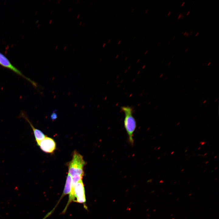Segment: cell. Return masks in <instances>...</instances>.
Instances as JSON below:
<instances>
[{"label": "cell", "instance_id": "cell-1", "mask_svg": "<svg viewBox=\"0 0 219 219\" xmlns=\"http://www.w3.org/2000/svg\"><path fill=\"white\" fill-rule=\"evenodd\" d=\"M121 109L125 115L124 125L128 136V141L131 145L133 146V134L137 126L136 120L133 116V108L131 106H124L121 107Z\"/></svg>", "mask_w": 219, "mask_h": 219}, {"label": "cell", "instance_id": "cell-2", "mask_svg": "<svg viewBox=\"0 0 219 219\" xmlns=\"http://www.w3.org/2000/svg\"><path fill=\"white\" fill-rule=\"evenodd\" d=\"M85 165L83 157L76 151L74 152L72 160L68 165V174L72 177L75 175L83 176V168Z\"/></svg>", "mask_w": 219, "mask_h": 219}, {"label": "cell", "instance_id": "cell-3", "mask_svg": "<svg viewBox=\"0 0 219 219\" xmlns=\"http://www.w3.org/2000/svg\"><path fill=\"white\" fill-rule=\"evenodd\" d=\"M0 65L9 69L30 82L34 86L37 87L36 83L24 75L17 68L12 64L9 59L0 52Z\"/></svg>", "mask_w": 219, "mask_h": 219}, {"label": "cell", "instance_id": "cell-4", "mask_svg": "<svg viewBox=\"0 0 219 219\" xmlns=\"http://www.w3.org/2000/svg\"><path fill=\"white\" fill-rule=\"evenodd\" d=\"M41 149L47 153H52L56 149V144L52 138L46 137L37 143Z\"/></svg>", "mask_w": 219, "mask_h": 219}, {"label": "cell", "instance_id": "cell-5", "mask_svg": "<svg viewBox=\"0 0 219 219\" xmlns=\"http://www.w3.org/2000/svg\"><path fill=\"white\" fill-rule=\"evenodd\" d=\"M74 195L76 199L74 202L79 203H84L86 202L85 192L82 180L78 181L76 184L74 190Z\"/></svg>", "mask_w": 219, "mask_h": 219}, {"label": "cell", "instance_id": "cell-6", "mask_svg": "<svg viewBox=\"0 0 219 219\" xmlns=\"http://www.w3.org/2000/svg\"><path fill=\"white\" fill-rule=\"evenodd\" d=\"M20 114L21 116L23 117L30 124L33 130L35 139L37 143L46 137V136L42 131L35 128L34 127L24 112H21Z\"/></svg>", "mask_w": 219, "mask_h": 219}, {"label": "cell", "instance_id": "cell-7", "mask_svg": "<svg viewBox=\"0 0 219 219\" xmlns=\"http://www.w3.org/2000/svg\"><path fill=\"white\" fill-rule=\"evenodd\" d=\"M72 177L69 174L68 175L65 184L61 198L64 196L69 194L71 189Z\"/></svg>", "mask_w": 219, "mask_h": 219}, {"label": "cell", "instance_id": "cell-8", "mask_svg": "<svg viewBox=\"0 0 219 219\" xmlns=\"http://www.w3.org/2000/svg\"><path fill=\"white\" fill-rule=\"evenodd\" d=\"M57 115L55 112H54L51 114L50 118L52 120H54L57 118Z\"/></svg>", "mask_w": 219, "mask_h": 219}, {"label": "cell", "instance_id": "cell-9", "mask_svg": "<svg viewBox=\"0 0 219 219\" xmlns=\"http://www.w3.org/2000/svg\"><path fill=\"white\" fill-rule=\"evenodd\" d=\"M206 142L205 141H200L199 144H200L201 145H203L206 144Z\"/></svg>", "mask_w": 219, "mask_h": 219}, {"label": "cell", "instance_id": "cell-10", "mask_svg": "<svg viewBox=\"0 0 219 219\" xmlns=\"http://www.w3.org/2000/svg\"><path fill=\"white\" fill-rule=\"evenodd\" d=\"M182 15H183L181 13H180L178 17V18H177L178 19H180L181 18V16Z\"/></svg>", "mask_w": 219, "mask_h": 219}, {"label": "cell", "instance_id": "cell-11", "mask_svg": "<svg viewBox=\"0 0 219 219\" xmlns=\"http://www.w3.org/2000/svg\"><path fill=\"white\" fill-rule=\"evenodd\" d=\"M185 3V1L183 2L181 5V6H183L184 5V4Z\"/></svg>", "mask_w": 219, "mask_h": 219}, {"label": "cell", "instance_id": "cell-12", "mask_svg": "<svg viewBox=\"0 0 219 219\" xmlns=\"http://www.w3.org/2000/svg\"><path fill=\"white\" fill-rule=\"evenodd\" d=\"M187 32L186 31H185V32H184V33L183 34V35L184 36H186Z\"/></svg>", "mask_w": 219, "mask_h": 219}, {"label": "cell", "instance_id": "cell-13", "mask_svg": "<svg viewBox=\"0 0 219 219\" xmlns=\"http://www.w3.org/2000/svg\"><path fill=\"white\" fill-rule=\"evenodd\" d=\"M190 11H188L187 12V13H186V15L187 16L188 15H189V14L190 13Z\"/></svg>", "mask_w": 219, "mask_h": 219}, {"label": "cell", "instance_id": "cell-14", "mask_svg": "<svg viewBox=\"0 0 219 219\" xmlns=\"http://www.w3.org/2000/svg\"><path fill=\"white\" fill-rule=\"evenodd\" d=\"M52 20L50 19L49 21V23L50 24L52 23Z\"/></svg>", "mask_w": 219, "mask_h": 219}, {"label": "cell", "instance_id": "cell-15", "mask_svg": "<svg viewBox=\"0 0 219 219\" xmlns=\"http://www.w3.org/2000/svg\"><path fill=\"white\" fill-rule=\"evenodd\" d=\"M189 33L187 32V34H186V37H188V36L189 35Z\"/></svg>", "mask_w": 219, "mask_h": 219}, {"label": "cell", "instance_id": "cell-16", "mask_svg": "<svg viewBox=\"0 0 219 219\" xmlns=\"http://www.w3.org/2000/svg\"><path fill=\"white\" fill-rule=\"evenodd\" d=\"M193 32V30H192L190 32V35H191Z\"/></svg>", "mask_w": 219, "mask_h": 219}, {"label": "cell", "instance_id": "cell-17", "mask_svg": "<svg viewBox=\"0 0 219 219\" xmlns=\"http://www.w3.org/2000/svg\"><path fill=\"white\" fill-rule=\"evenodd\" d=\"M199 34V32H197L195 34V36H197Z\"/></svg>", "mask_w": 219, "mask_h": 219}, {"label": "cell", "instance_id": "cell-18", "mask_svg": "<svg viewBox=\"0 0 219 219\" xmlns=\"http://www.w3.org/2000/svg\"><path fill=\"white\" fill-rule=\"evenodd\" d=\"M171 13V11H169V12H168V13L167 15H168V16H169V15H170V14Z\"/></svg>", "mask_w": 219, "mask_h": 219}, {"label": "cell", "instance_id": "cell-19", "mask_svg": "<svg viewBox=\"0 0 219 219\" xmlns=\"http://www.w3.org/2000/svg\"><path fill=\"white\" fill-rule=\"evenodd\" d=\"M80 14H78V15H77V18H79V17H80Z\"/></svg>", "mask_w": 219, "mask_h": 219}, {"label": "cell", "instance_id": "cell-20", "mask_svg": "<svg viewBox=\"0 0 219 219\" xmlns=\"http://www.w3.org/2000/svg\"><path fill=\"white\" fill-rule=\"evenodd\" d=\"M211 63V62H209L207 64V66H209L210 64Z\"/></svg>", "mask_w": 219, "mask_h": 219}, {"label": "cell", "instance_id": "cell-21", "mask_svg": "<svg viewBox=\"0 0 219 219\" xmlns=\"http://www.w3.org/2000/svg\"><path fill=\"white\" fill-rule=\"evenodd\" d=\"M188 50V48H187L185 50V52H187Z\"/></svg>", "mask_w": 219, "mask_h": 219}, {"label": "cell", "instance_id": "cell-22", "mask_svg": "<svg viewBox=\"0 0 219 219\" xmlns=\"http://www.w3.org/2000/svg\"><path fill=\"white\" fill-rule=\"evenodd\" d=\"M66 47H66V46H65V47H64L63 49H64V50H65V49H66Z\"/></svg>", "mask_w": 219, "mask_h": 219}, {"label": "cell", "instance_id": "cell-23", "mask_svg": "<svg viewBox=\"0 0 219 219\" xmlns=\"http://www.w3.org/2000/svg\"><path fill=\"white\" fill-rule=\"evenodd\" d=\"M79 2H80V0H77L76 1V3H78Z\"/></svg>", "mask_w": 219, "mask_h": 219}, {"label": "cell", "instance_id": "cell-24", "mask_svg": "<svg viewBox=\"0 0 219 219\" xmlns=\"http://www.w3.org/2000/svg\"><path fill=\"white\" fill-rule=\"evenodd\" d=\"M184 17V15H183L181 16V18H181V19H182Z\"/></svg>", "mask_w": 219, "mask_h": 219}, {"label": "cell", "instance_id": "cell-25", "mask_svg": "<svg viewBox=\"0 0 219 219\" xmlns=\"http://www.w3.org/2000/svg\"><path fill=\"white\" fill-rule=\"evenodd\" d=\"M148 9H146L145 12V13H146L147 12H148Z\"/></svg>", "mask_w": 219, "mask_h": 219}, {"label": "cell", "instance_id": "cell-26", "mask_svg": "<svg viewBox=\"0 0 219 219\" xmlns=\"http://www.w3.org/2000/svg\"><path fill=\"white\" fill-rule=\"evenodd\" d=\"M176 37V36H174L172 38V40H174Z\"/></svg>", "mask_w": 219, "mask_h": 219}, {"label": "cell", "instance_id": "cell-27", "mask_svg": "<svg viewBox=\"0 0 219 219\" xmlns=\"http://www.w3.org/2000/svg\"><path fill=\"white\" fill-rule=\"evenodd\" d=\"M71 9H72V8H70V9H69V12L71 11Z\"/></svg>", "mask_w": 219, "mask_h": 219}, {"label": "cell", "instance_id": "cell-28", "mask_svg": "<svg viewBox=\"0 0 219 219\" xmlns=\"http://www.w3.org/2000/svg\"><path fill=\"white\" fill-rule=\"evenodd\" d=\"M206 101H207V100H205V101H204L203 102V103H205Z\"/></svg>", "mask_w": 219, "mask_h": 219}, {"label": "cell", "instance_id": "cell-29", "mask_svg": "<svg viewBox=\"0 0 219 219\" xmlns=\"http://www.w3.org/2000/svg\"><path fill=\"white\" fill-rule=\"evenodd\" d=\"M180 123V122H178V123H177V126L179 125Z\"/></svg>", "mask_w": 219, "mask_h": 219}, {"label": "cell", "instance_id": "cell-30", "mask_svg": "<svg viewBox=\"0 0 219 219\" xmlns=\"http://www.w3.org/2000/svg\"><path fill=\"white\" fill-rule=\"evenodd\" d=\"M174 153V151H172L171 153V155H172V154H173Z\"/></svg>", "mask_w": 219, "mask_h": 219}, {"label": "cell", "instance_id": "cell-31", "mask_svg": "<svg viewBox=\"0 0 219 219\" xmlns=\"http://www.w3.org/2000/svg\"><path fill=\"white\" fill-rule=\"evenodd\" d=\"M82 23V21H80V23H79V25H80Z\"/></svg>", "mask_w": 219, "mask_h": 219}, {"label": "cell", "instance_id": "cell-32", "mask_svg": "<svg viewBox=\"0 0 219 219\" xmlns=\"http://www.w3.org/2000/svg\"><path fill=\"white\" fill-rule=\"evenodd\" d=\"M105 44H106L105 43H104L103 44V47H104L105 45Z\"/></svg>", "mask_w": 219, "mask_h": 219}, {"label": "cell", "instance_id": "cell-33", "mask_svg": "<svg viewBox=\"0 0 219 219\" xmlns=\"http://www.w3.org/2000/svg\"><path fill=\"white\" fill-rule=\"evenodd\" d=\"M57 47H58V46L57 45V46L55 47V49H57Z\"/></svg>", "mask_w": 219, "mask_h": 219}, {"label": "cell", "instance_id": "cell-34", "mask_svg": "<svg viewBox=\"0 0 219 219\" xmlns=\"http://www.w3.org/2000/svg\"><path fill=\"white\" fill-rule=\"evenodd\" d=\"M171 62H169L168 64V66L170 64H171Z\"/></svg>", "mask_w": 219, "mask_h": 219}, {"label": "cell", "instance_id": "cell-35", "mask_svg": "<svg viewBox=\"0 0 219 219\" xmlns=\"http://www.w3.org/2000/svg\"><path fill=\"white\" fill-rule=\"evenodd\" d=\"M85 23H82V26H84V25H85Z\"/></svg>", "mask_w": 219, "mask_h": 219}, {"label": "cell", "instance_id": "cell-36", "mask_svg": "<svg viewBox=\"0 0 219 219\" xmlns=\"http://www.w3.org/2000/svg\"><path fill=\"white\" fill-rule=\"evenodd\" d=\"M110 39H109V40L108 41L107 43H109L110 42Z\"/></svg>", "mask_w": 219, "mask_h": 219}, {"label": "cell", "instance_id": "cell-37", "mask_svg": "<svg viewBox=\"0 0 219 219\" xmlns=\"http://www.w3.org/2000/svg\"><path fill=\"white\" fill-rule=\"evenodd\" d=\"M120 41H121L120 40H119V42H118V44H119V43H120Z\"/></svg>", "mask_w": 219, "mask_h": 219}, {"label": "cell", "instance_id": "cell-38", "mask_svg": "<svg viewBox=\"0 0 219 219\" xmlns=\"http://www.w3.org/2000/svg\"><path fill=\"white\" fill-rule=\"evenodd\" d=\"M60 2V0H58L57 1V3H59Z\"/></svg>", "mask_w": 219, "mask_h": 219}, {"label": "cell", "instance_id": "cell-39", "mask_svg": "<svg viewBox=\"0 0 219 219\" xmlns=\"http://www.w3.org/2000/svg\"><path fill=\"white\" fill-rule=\"evenodd\" d=\"M208 162H209L208 161H207L206 162H205V164H207V163Z\"/></svg>", "mask_w": 219, "mask_h": 219}, {"label": "cell", "instance_id": "cell-40", "mask_svg": "<svg viewBox=\"0 0 219 219\" xmlns=\"http://www.w3.org/2000/svg\"><path fill=\"white\" fill-rule=\"evenodd\" d=\"M148 50H146V51H145V53L144 54H146V53H147V52H148Z\"/></svg>", "mask_w": 219, "mask_h": 219}, {"label": "cell", "instance_id": "cell-41", "mask_svg": "<svg viewBox=\"0 0 219 219\" xmlns=\"http://www.w3.org/2000/svg\"><path fill=\"white\" fill-rule=\"evenodd\" d=\"M184 170V169H182V170H181V172H182Z\"/></svg>", "mask_w": 219, "mask_h": 219}, {"label": "cell", "instance_id": "cell-42", "mask_svg": "<svg viewBox=\"0 0 219 219\" xmlns=\"http://www.w3.org/2000/svg\"><path fill=\"white\" fill-rule=\"evenodd\" d=\"M118 56H119V55H118V54L117 55H116V58H117V57H118Z\"/></svg>", "mask_w": 219, "mask_h": 219}, {"label": "cell", "instance_id": "cell-43", "mask_svg": "<svg viewBox=\"0 0 219 219\" xmlns=\"http://www.w3.org/2000/svg\"><path fill=\"white\" fill-rule=\"evenodd\" d=\"M134 9H132V11H131V12H133V11H134Z\"/></svg>", "mask_w": 219, "mask_h": 219}, {"label": "cell", "instance_id": "cell-44", "mask_svg": "<svg viewBox=\"0 0 219 219\" xmlns=\"http://www.w3.org/2000/svg\"><path fill=\"white\" fill-rule=\"evenodd\" d=\"M200 148H201V147H199V148H198L197 150H199Z\"/></svg>", "mask_w": 219, "mask_h": 219}, {"label": "cell", "instance_id": "cell-45", "mask_svg": "<svg viewBox=\"0 0 219 219\" xmlns=\"http://www.w3.org/2000/svg\"><path fill=\"white\" fill-rule=\"evenodd\" d=\"M207 154V153H205L204 155H204V156H205Z\"/></svg>", "mask_w": 219, "mask_h": 219}, {"label": "cell", "instance_id": "cell-46", "mask_svg": "<svg viewBox=\"0 0 219 219\" xmlns=\"http://www.w3.org/2000/svg\"><path fill=\"white\" fill-rule=\"evenodd\" d=\"M53 12V11H51L50 12V14H52Z\"/></svg>", "mask_w": 219, "mask_h": 219}, {"label": "cell", "instance_id": "cell-47", "mask_svg": "<svg viewBox=\"0 0 219 219\" xmlns=\"http://www.w3.org/2000/svg\"><path fill=\"white\" fill-rule=\"evenodd\" d=\"M160 42H159V43H158V45H159V44H160Z\"/></svg>", "mask_w": 219, "mask_h": 219}, {"label": "cell", "instance_id": "cell-48", "mask_svg": "<svg viewBox=\"0 0 219 219\" xmlns=\"http://www.w3.org/2000/svg\"><path fill=\"white\" fill-rule=\"evenodd\" d=\"M217 157V156H216L215 157H214V158H215Z\"/></svg>", "mask_w": 219, "mask_h": 219}, {"label": "cell", "instance_id": "cell-49", "mask_svg": "<svg viewBox=\"0 0 219 219\" xmlns=\"http://www.w3.org/2000/svg\"><path fill=\"white\" fill-rule=\"evenodd\" d=\"M181 33H182V34H183V33H184V32H183L182 31V32H181Z\"/></svg>", "mask_w": 219, "mask_h": 219}, {"label": "cell", "instance_id": "cell-50", "mask_svg": "<svg viewBox=\"0 0 219 219\" xmlns=\"http://www.w3.org/2000/svg\"><path fill=\"white\" fill-rule=\"evenodd\" d=\"M162 75H163V74H162L161 75V76H160V77H161L162 76Z\"/></svg>", "mask_w": 219, "mask_h": 219}, {"label": "cell", "instance_id": "cell-51", "mask_svg": "<svg viewBox=\"0 0 219 219\" xmlns=\"http://www.w3.org/2000/svg\"><path fill=\"white\" fill-rule=\"evenodd\" d=\"M75 50V49H74L73 50V52Z\"/></svg>", "mask_w": 219, "mask_h": 219}, {"label": "cell", "instance_id": "cell-52", "mask_svg": "<svg viewBox=\"0 0 219 219\" xmlns=\"http://www.w3.org/2000/svg\"><path fill=\"white\" fill-rule=\"evenodd\" d=\"M170 43V41H169V42L168 43V44H169Z\"/></svg>", "mask_w": 219, "mask_h": 219}, {"label": "cell", "instance_id": "cell-53", "mask_svg": "<svg viewBox=\"0 0 219 219\" xmlns=\"http://www.w3.org/2000/svg\"><path fill=\"white\" fill-rule=\"evenodd\" d=\"M217 167L215 168L214 169L216 170V169H217Z\"/></svg>", "mask_w": 219, "mask_h": 219}, {"label": "cell", "instance_id": "cell-54", "mask_svg": "<svg viewBox=\"0 0 219 219\" xmlns=\"http://www.w3.org/2000/svg\"><path fill=\"white\" fill-rule=\"evenodd\" d=\"M187 150H186L185 151V152H187Z\"/></svg>", "mask_w": 219, "mask_h": 219}, {"label": "cell", "instance_id": "cell-55", "mask_svg": "<svg viewBox=\"0 0 219 219\" xmlns=\"http://www.w3.org/2000/svg\"><path fill=\"white\" fill-rule=\"evenodd\" d=\"M127 57H126L125 59V60H126L127 59Z\"/></svg>", "mask_w": 219, "mask_h": 219}, {"label": "cell", "instance_id": "cell-56", "mask_svg": "<svg viewBox=\"0 0 219 219\" xmlns=\"http://www.w3.org/2000/svg\"><path fill=\"white\" fill-rule=\"evenodd\" d=\"M217 99H216V100L215 101V102H216V101H217Z\"/></svg>", "mask_w": 219, "mask_h": 219}, {"label": "cell", "instance_id": "cell-57", "mask_svg": "<svg viewBox=\"0 0 219 219\" xmlns=\"http://www.w3.org/2000/svg\"><path fill=\"white\" fill-rule=\"evenodd\" d=\"M123 51H122V52H121V54H123Z\"/></svg>", "mask_w": 219, "mask_h": 219}, {"label": "cell", "instance_id": "cell-58", "mask_svg": "<svg viewBox=\"0 0 219 219\" xmlns=\"http://www.w3.org/2000/svg\"><path fill=\"white\" fill-rule=\"evenodd\" d=\"M205 171H206V170H205L203 171V172H205Z\"/></svg>", "mask_w": 219, "mask_h": 219}, {"label": "cell", "instance_id": "cell-59", "mask_svg": "<svg viewBox=\"0 0 219 219\" xmlns=\"http://www.w3.org/2000/svg\"><path fill=\"white\" fill-rule=\"evenodd\" d=\"M166 154V153H165L164 155H165Z\"/></svg>", "mask_w": 219, "mask_h": 219}, {"label": "cell", "instance_id": "cell-60", "mask_svg": "<svg viewBox=\"0 0 219 219\" xmlns=\"http://www.w3.org/2000/svg\"><path fill=\"white\" fill-rule=\"evenodd\" d=\"M214 153V152H213L211 154H213Z\"/></svg>", "mask_w": 219, "mask_h": 219}, {"label": "cell", "instance_id": "cell-61", "mask_svg": "<svg viewBox=\"0 0 219 219\" xmlns=\"http://www.w3.org/2000/svg\"><path fill=\"white\" fill-rule=\"evenodd\" d=\"M160 148V147H159L158 148V149H159Z\"/></svg>", "mask_w": 219, "mask_h": 219}, {"label": "cell", "instance_id": "cell-62", "mask_svg": "<svg viewBox=\"0 0 219 219\" xmlns=\"http://www.w3.org/2000/svg\"><path fill=\"white\" fill-rule=\"evenodd\" d=\"M71 43H70V45H71Z\"/></svg>", "mask_w": 219, "mask_h": 219}, {"label": "cell", "instance_id": "cell-63", "mask_svg": "<svg viewBox=\"0 0 219 219\" xmlns=\"http://www.w3.org/2000/svg\"><path fill=\"white\" fill-rule=\"evenodd\" d=\"M139 60V59L137 61H138Z\"/></svg>", "mask_w": 219, "mask_h": 219}, {"label": "cell", "instance_id": "cell-64", "mask_svg": "<svg viewBox=\"0 0 219 219\" xmlns=\"http://www.w3.org/2000/svg\"><path fill=\"white\" fill-rule=\"evenodd\" d=\"M162 134H161L160 135H161Z\"/></svg>", "mask_w": 219, "mask_h": 219}]
</instances>
